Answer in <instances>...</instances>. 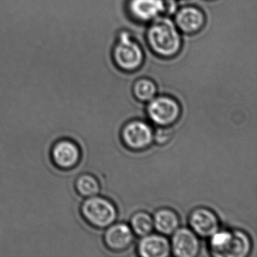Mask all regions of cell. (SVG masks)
I'll use <instances>...</instances> for the list:
<instances>
[{
	"label": "cell",
	"instance_id": "3957f363",
	"mask_svg": "<svg viewBox=\"0 0 257 257\" xmlns=\"http://www.w3.org/2000/svg\"><path fill=\"white\" fill-rule=\"evenodd\" d=\"M80 212L84 220L97 229H106L115 222L118 217L115 204L98 195L85 198L81 204Z\"/></svg>",
	"mask_w": 257,
	"mask_h": 257
},
{
	"label": "cell",
	"instance_id": "ac0fdd59",
	"mask_svg": "<svg viewBox=\"0 0 257 257\" xmlns=\"http://www.w3.org/2000/svg\"><path fill=\"white\" fill-rule=\"evenodd\" d=\"M174 138L172 127H157L154 131L153 143L158 146H165Z\"/></svg>",
	"mask_w": 257,
	"mask_h": 257
},
{
	"label": "cell",
	"instance_id": "6da1fadb",
	"mask_svg": "<svg viewBox=\"0 0 257 257\" xmlns=\"http://www.w3.org/2000/svg\"><path fill=\"white\" fill-rule=\"evenodd\" d=\"M209 250L216 257H246L252 250V240L242 230H220L209 237Z\"/></svg>",
	"mask_w": 257,
	"mask_h": 257
},
{
	"label": "cell",
	"instance_id": "4fadbf2b",
	"mask_svg": "<svg viewBox=\"0 0 257 257\" xmlns=\"http://www.w3.org/2000/svg\"><path fill=\"white\" fill-rule=\"evenodd\" d=\"M204 24V16L198 9L186 7L177 13L175 25L186 34H195L201 29Z\"/></svg>",
	"mask_w": 257,
	"mask_h": 257
},
{
	"label": "cell",
	"instance_id": "ba28073f",
	"mask_svg": "<svg viewBox=\"0 0 257 257\" xmlns=\"http://www.w3.org/2000/svg\"><path fill=\"white\" fill-rule=\"evenodd\" d=\"M135 235L130 225L124 222H114L106 228L103 243L111 252H122L127 250L135 242Z\"/></svg>",
	"mask_w": 257,
	"mask_h": 257
},
{
	"label": "cell",
	"instance_id": "7a4b0ae2",
	"mask_svg": "<svg viewBox=\"0 0 257 257\" xmlns=\"http://www.w3.org/2000/svg\"><path fill=\"white\" fill-rule=\"evenodd\" d=\"M149 44L159 56L171 58L178 53L181 38L175 23L167 18L153 20L147 33Z\"/></svg>",
	"mask_w": 257,
	"mask_h": 257
},
{
	"label": "cell",
	"instance_id": "9c48e42d",
	"mask_svg": "<svg viewBox=\"0 0 257 257\" xmlns=\"http://www.w3.org/2000/svg\"><path fill=\"white\" fill-rule=\"evenodd\" d=\"M171 252L177 257H195L201 251L200 237L190 228H179L171 241Z\"/></svg>",
	"mask_w": 257,
	"mask_h": 257
},
{
	"label": "cell",
	"instance_id": "52a82bcc",
	"mask_svg": "<svg viewBox=\"0 0 257 257\" xmlns=\"http://www.w3.org/2000/svg\"><path fill=\"white\" fill-rule=\"evenodd\" d=\"M188 222L190 229L200 238H209L220 229L217 215L207 207H199L192 210Z\"/></svg>",
	"mask_w": 257,
	"mask_h": 257
},
{
	"label": "cell",
	"instance_id": "7c38bea8",
	"mask_svg": "<svg viewBox=\"0 0 257 257\" xmlns=\"http://www.w3.org/2000/svg\"><path fill=\"white\" fill-rule=\"evenodd\" d=\"M129 10L138 20L150 22L163 14L166 5L165 0H130Z\"/></svg>",
	"mask_w": 257,
	"mask_h": 257
},
{
	"label": "cell",
	"instance_id": "5b68a950",
	"mask_svg": "<svg viewBox=\"0 0 257 257\" xmlns=\"http://www.w3.org/2000/svg\"><path fill=\"white\" fill-rule=\"evenodd\" d=\"M153 135L154 130L148 123L142 120H132L121 128V141L131 151H145L153 145Z\"/></svg>",
	"mask_w": 257,
	"mask_h": 257
},
{
	"label": "cell",
	"instance_id": "277c9868",
	"mask_svg": "<svg viewBox=\"0 0 257 257\" xmlns=\"http://www.w3.org/2000/svg\"><path fill=\"white\" fill-rule=\"evenodd\" d=\"M181 106L169 96L155 97L148 103L147 114L156 127H172L181 116Z\"/></svg>",
	"mask_w": 257,
	"mask_h": 257
},
{
	"label": "cell",
	"instance_id": "e0dca14e",
	"mask_svg": "<svg viewBox=\"0 0 257 257\" xmlns=\"http://www.w3.org/2000/svg\"><path fill=\"white\" fill-rule=\"evenodd\" d=\"M135 98L142 103H149L156 97L157 87L152 80L147 79H140L135 82L133 87Z\"/></svg>",
	"mask_w": 257,
	"mask_h": 257
},
{
	"label": "cell",
	"instance_id": "8992f818",
	"mask_svg": "<svg viewBox=\"0 0 257 257\" xmlns=\"http://www.w3.org/2000/svg\"><path fill=\"white\" fill-rule=\"evenodd\" d=\"M113 55L118 67L126 71L137 70L141 67L144 61V53L141 46L132 40L130 34L127 32L119 34Z\"/></svg>",
	"mask_w": 257,
	"mask_h": 257
},
{
	"label": "cell",
	"instance_id": "9a60e30c",
	"mask_svg": "<svg viewBox=\"0 0 257 257\" xmlns=\"http://www.w3.org/2000/svg\"><path fill=\"white\" fill-rule=\"evenodd\" d=\"M130 227L135 235L138 237L148 235L154 230L153 216L147 212H136L131 217Z\"/></svg>",
	"mask_w": 257,
	"mask_h": 257
},
{
	"label": "cell",
	"instance_id": "30bf717a",
	"mask_svg": "<svg viewBox=\"0 0 257 257\" xmlns=\"http://www.w3.org/2000/svg\"><path fill=\"white\" fill-rule=\"evenodd\" d=\"M52 162L61 169L75 168L81 159V151L77 144L69 140H62L54 145L52 150Z\"/></svg>",
	"mask_w": 257,
	"mask_h": 257
},
{
	"label": "cell",
	"instance_id": "8fae6325",
	"mask_svg": "<svg viewBox=\"0 0 257 257\" xmlns=\"http://www.w3.org/2000/svg\"><path fill=\"white\" fill-rule=\"evenodd\" d=\"M137 251L142 257H168L171 254V242L163 234L151 233L141 237Z\"/></svg>",
	"mask_w": 257,
	"mask_h": 257
},
{
	"label": "cell",
	"instance_id": "2e32d148",
	"mask_svg": "<svg viewBox=\"0 0 257 257\" xmlns=\"http://www.w3.org/2000/svg\"><path fill=\"white\" fill-rule=\"evenodd\" d=\"M75 189L77 193L83 198L95 196L100 193V182L92 174H81L75 182Z\"/></svg>",
	"mask_w": 257,
	"mask_h": 257
},
{
	"label": "cell",
	"instance_id": "5bb4252c",
	"mask_svg": "<svg viewBox=\"0 0 257 257\" xmlns=\"http://www.w3.org/2000/svg\"><path fill=\"white\" fill-rule=\"evenodd\" d=\"M153 218L154 229L163 235H172L180 228V217L172 209L167 207L159 209Z\"/></svg>",
	"mask_w": 257,
	"mask_h": 257
}]
</instances>
